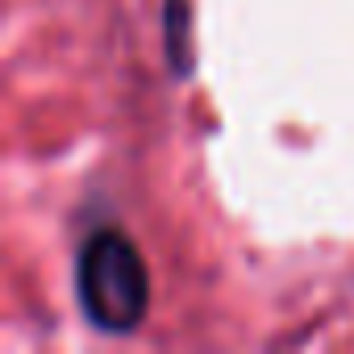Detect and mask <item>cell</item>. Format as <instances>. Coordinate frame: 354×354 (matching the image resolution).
Wrapping results in <instances>:
<instances>
[{
	"label": "cell",
	"instance_id": "cell-1",
	"mask_svg": "<svg viewBox=\"0 0 354 354\" xmlns=\"http://www.w3.org/2000/svg\"><path fill=\"white\" fill-rule=\"evenodd\" d=\"M75 304L84 321L109 337H125L146 321L150 275L142 250L113 225L92 230L75 250Z\"/></svg>",
	"mask_w": 354,
	"mask_h": 354
},
{
	"label": "cell",
	"instance_id": "cell-2",
	"mask_svg": "<svg viewBox=\"0 0 354 354\" xmlns=\"http://www.w3.org/2000/svg\"><path fill=\"white\" fill-rule=\"evenodd\" d=\"M162 55L175 80H188L196 71L192 50V0H162Z\"/></svg>",
	"mask_w": 354,
	"mask_h": 354
}]
</instances>
